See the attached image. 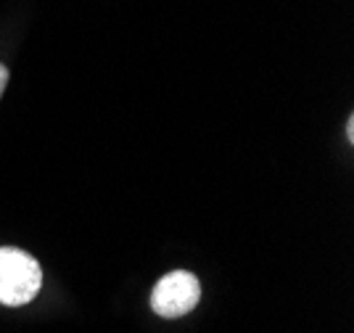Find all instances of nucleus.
Wrapping results in <instances>:
<instances>
[{"mask_svg": "<svg viewBox=\"0 0 354 333\" xmlns=\"http://www.w3.org/2000/svg\"><path fill=\"white\" fill-rule=\"evenodd\" d=\"M43 289V267L30 251L0 246V305L24 307Z\"/></svg>", "mask_w": 354, "mask_h": 333, "instance_id": "f257e3e1", "label": "nucleus"}, {"mask_svg": "<svg viewBox=\"0 0 354 333\" xmlns=\"http://www.w3.org/2000/svg\"><path fill=\"white\" fill-rule=\"evenodd\" d=\"M198 302H201V283L188 270L167 273L151 291V309L164 320L191 315Z\"/></svg>", "mask_w": 354, "mask_h": 333, "instance_id": "f03ea898", "label": "nucleus"}, {"mask_svg": "<svg viewBox=\"0 0 354 333\" xmlns=\"http://www.w3.org/2000/svg\"><path fill=\"white\" fill-rule=\"evenodd\" d=\"M6 85H8V66L0 64V98H3V93H6Z\"/></svg>", "mask_w": 354, "mask_h": 333, "instance_id": "7ed1b4c3", "label": "nucleus"}, {"mask_svg": "<svg viewBox=\"0 0 354 333\" xmlns=\"http://www.w3.org/2000/svg\"><path fill=\"white\" fill-rule=\"evenodd\" d=\"M346 138L349 141H354V119L349 116V122H346Z\"/></svg>", "mask_w": 354, "mask_h": 333, "instance_id": "20e7f679", "label": "nucleus"}]
</instances>
